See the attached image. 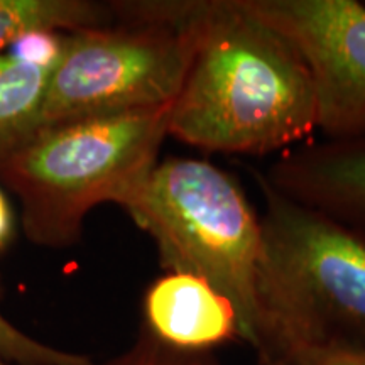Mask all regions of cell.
Here are the masks:
<instances>
[{"instance_id": "obj_3", "label": "cell", "mask_w": 365, "mask_h": 365, "mask_svg": "<svg viewBox=\"0 0 365 365\" xmlns=\"http://www.w3.org/2000/svg\"><path fill=\"white\" fill-rule=\"evenodd\" d=\"M171 105L43 127L11 154L0 181L19 200L26 239L71 247L91 210L120 207L159 161Z\"/></svg>"}, {"instance_id": "obj_9", "label": "cell", "mask_w": 365, "mask_h": 365, "mask_svg": "<svg viewBox=\"0 0 365 365\" xmlns=\"http://www.w3.org/2000/svg\"><path fill=\"white\" fill-rule=\"evenodd\" d=\"M51 71L0 53V164L41 129Z\"/></svg>"}, {"instance_id": "obj_15", "label": "cell", "mask_w": 365, "mask_h": 365, "mask_svg": "<svg viewBox=\"0 0 365 365\" xmlns=\"http://www.w3.org/2000/svg\"><path fill=\"white\" fill-rule=\"evenodd\" d=\"M0 365H9V364H6V362H2V360H0Z\"/></svg>"}, {"instance_id": "obj_12", "label": "cell", "mask_w": 365, "mask_h": 365, "mask_svg": "<svg viewBox=\"0 0 365 365\" xmlns=\"http://www.w3.org/2000/svg\"><path fill=\"white\" fill-rule=\"evenodd\" d=\"M100 365H223L213 352H182L154 339L140 327L130 349Z\"/></svg>"}, {"instance_id": "obj_8", "label": "cell", "mask_w": 365, "mask_h": 365, "mask_svg": "<svg viewBox=\"0 0 365 365\" xmlns=\"http://www.w3.org/2000/svg\"><path fill=\"white\" fill-rule=\"evenodd\" d=\"M143 325L154 339L182 352H213L240 340L237 309L210 282L164 272L145 289Z\"/></svg>"}, {"instance_id": "obj_14", "label": "cell", "mask_w": 365, "mask_h": 365, "mask_svg": "<svg viewBox=\"0 0 365 365\" xmlns=\"http://www.w3.org/2000/svg\"><path fill=\"white\" fill-rule=\"evenodd\" d=\"M14 234V213L9 200L4 195V191L0 190V250L7 247V244L11 242Z\"/></svg>"}, {"instance_id": "obj_13", "label": "cell", "mask_w": 365, "mask_h": 365, "mask_svg": "<svg viewBox=\"0 0 365 365\" xmlns=\"http://www.w3.org/2000/svg\"><path fill=\"white\" fill-rule=\"evenodd\" d=\"M272 365H365V352L339 346L294 349L282 354Z\"/></svg>"}, {"instance_id": "obj_5", "label": "cell", "mask_w": 365, "mask_h": 365, "mask_svg": "<svg viewBox=\"0 0 365 365\" xmlns=\"http://www.w3.org/2000/svg\"><path fill=\"white\" fill-rule=\"evenodd\" d=\"M108 6L115 24L66 34L49 76L41 129L166 107L180 93L195 48L182 0Z\"/></svg>"}, {"instance_id": "obj_6", "label": "cell", "mask_w": 365, "mask_h": 365, "mask_svg": "<svg viewBox=\"0 0 365 365\" xmlns=\"http://www.w3.org/2000/svg\"><path fill=\"white\" fill-rule=\"evenodd\" d=\"M298 49L312 73L318 130L365 139V6L357 0H242Z\"/></svg>"}, {"instance_id": "obj_4", "label": "cell", "mask_w": 365, "mask_h": 365, "mask_svg": "<svg viewBox=\"0 0 365 365\" xmlns=\"http://www.w3.org/2000/svg\"><path fill=\"white\" fill-rule=\"evenodd\" d=\"M156 244L161 267L200 277L234 303L255 350L261 215L240 185L205 159L168 158L120 205Z\"/></svg>"}, {"instance_id": "obj_2", "label": "cell", "mask_w": 365, "mask_h": 365, "mask_svg": "<svg viewBox=\"0 0 365 365\" xmlns=\"http://www.w3.org/2000/svg\"><path fill=\"white\" fill-rule=\"evenodd\" d=\"M264 198L255 355L294 349L365 352V230L287 198L252 171Z\"/></svg>"}, {"instance_id": "obj_7", "label": "cell", "mask_w": 365, "mask_h": 365, "mask_svg": "<svg viewBox=\"0 0 365 365\" xmlns=\"http://www.w3.org/2000/svg\"><path fill=\"white\" fill-rule=\"evenodd\" d=\"M261 176L287 198L365 230V139L308 140Z\"/></svg>"}, {"instance_id": "obj_1", "label": "cell", "mask_w": 365, "mask_h": 365, "mask_svg": "<svg viewBox=\"0 0 365 365\" xmlns=\"http://www.w3.org/2000/svg\"><path fill=\"white\" fill-rule=\"evenodd\" d=\"M195 48L168 135L205 153L266 156L318 130L312 73L298 49L242 0H182Z\"/></svg>"}, {"instance_id": "obj_11", "label": "cell", "mask_w": 365, "mask_h": 365, "mask_svg": "<svg viewBox=\"0 0 365 365\" xmlns=\"http://www.w3.org/2000/svg\"><path fill=\"white\" fill-rule=\"evenodd\" d=\"M0 360L9 365H100L90 355L36 340L0 312Z\"/></svg>"}, {"instance_id": "obj_10", "label": "cell", "mask_w": 365, "mask_h": 365, "mask_svg": "<svg viewBox=\"0 0 365 365\" xmlns=\"http://www.w3.org/2000/svg\"><path fill=\"white\" fill-rule=\"evenodd\" d=\"M115 24L108 4L90 0H0V49L33 31L75 33Z\"/></svg>"}]
</instances>
